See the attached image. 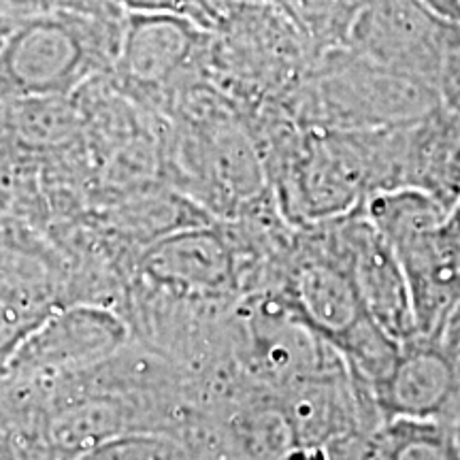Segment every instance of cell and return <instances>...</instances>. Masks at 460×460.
<instances>
[{
  "mask_svg": "<svg viewBox=\"0 0 460 460\" xmlns=\"http://www.w3.org/2000/svg\"><path fill=\"white\" fill-rule=\"evenodd\" d=\"M264 292L286 303L335 348L367 390L382 382L399 358L401 343L373 320L349 269L324 245L315 226L295 230Z\"/></svg>",
  "mask_w": 460,
  "mask_h": 460,
  "instance_id": "cell-1",
  "label": "cell"
},
{
  "mask_svg": "<svg viewBox=\"0 0 460 460\" xmlns=\"http://www.w3.org/2000/svg\"><path fill=\"white\" fill-rule=\"evenodd\" d=\"M314 51L275 3L241 4L211 31L207 79L243 115L290 105Z\"/></svg>",
  "mask_w": 460,
  "mask_h": 460,
  "instance_id": "cell-2",
  "label": "cell"
},
{
  "mask_svg": "<svg viewBox=\"0 0 460 460\" xmlns=\"http://www.w3.org/2000/svg\"><path fill=\"white\" fill-rule=\"evenodd\" d=\"M124 17L43 11L3 26V99L71 96L99 73L113 71Z\"/></svg>",
  "mask_w": 460,
  "mask_h": 460,
  "instance_id": "cell-3",
  "label": "cell"
},
{
  "mask_svg": "<svg viewBox=\"0 0 460 460\" xmlns=\"http://www.w3.org/2000/svg\"><path fill=\"white\" fill-rule=\"evenodd\" d=\"M365 214L399 258L418 332L444 337L460 305V250L446 230L444 207L418 190H396L371 194Z\"/></svg>",
  "mask_w": 460,
  "mask_h": 460,
  "instance_id": "cell-4",
  "label": "cell"
},
{
  "mask_svg": "<svg viewBox=\"0 0 460 460\" xmlns=\"http://www.w3.org/2000/svg\"><path fill=\"white\" fill-rule=\"evenodd\" d=\"M211 32L177 11H126L115 75L132 96L172 102L205 73Z\"/></svg>",
  "mask_w": 460,
  "mask_h": 460,
  "instance_id": "cell-5",
  "label": "cell"
},
{
  "mask_svg": "<svg viewBox=\"0 0 460 460\" xmlns=\"http://www.w3.org/2000/svg\"><path fill=\"white\" fill-rule=\"evenodd\" d=\"M132 341V329L105 305L60 309L3 362V384H45L101 365Z\"/></svg>",
  "mask_w": 460,
  "mask_h": 460,
  "instance_id": "cell-6",
  "label": "cell"
},
{
  "mask_svg": "<svg viewBox=\"0 0 460 460\" xmlns=\"http://www.w3.org/2000/svg\"><path fill=\"white\" fill-rule=\"evenodd\" d=\"M314 226L324 245L349 269L373 320L401 345L418 337L405 273L393 247L365 214V205Z\"/></svg>",
  "mask_w": 460,
  "mask_h": 460,
  "instance_id": "cell-7",
  "label": "cell"
},
{
  "mask_svg": "<svg viewBox=\"0 0 460 460\" xmlns=\"http://www.w3.org/2000/svg\"><path fill=\"white\" fill-rule=\"evenodd\" d=\"M369 393L384 424L416 420L460 430V365L444 337L402 343L393 369Z\"/></svg>",
  "mask_w": 460,
  "mask_h": 460,
  "instance_id": "cell-8",
  "label": "cell"
},
{
  "mask_svg": "<svg viewBox=\"0 0 460 460\" xmlns=\"http://www.w3.org/2000/svg\"><path fill=\"white\" fill-rule=\"evenodd\" d=\"M79 305L73 267L26 245V239L3 237V303H0V356L3 362L60 309Z\"/></svg>",
  "mask_w": 460,
  "mask_h": 460,
  "instance_id": "cell-9",
  "label": "cell"
},
{
  "mask_svg": "<svg viewBox=\"0 0 460 460\" xmlns=\"http://www.w3.org/2000/svg\"><path fill=\"white\" fill-rule=\"evenodd\" d=\"M4 141L11 147L34 149H65L77 139L79 119L77 107L68 96H48V99H3Z\"/></svg>",
  "mask_w": 460,
  "mask_h": 460,
  "instance_id": "cell-10",
  "label": "cell"
},
{
  "mask_svg": "<svg viewBox=\"0 0 460 460\" xmlns=\"http://www.w3.org/2000/svg\"><path fill=\"white\" fill-rule=\"evenodd\" d=\"M377 460H460V435L447 424L393 420L377 433Z\"/></svg>",
  "mask_w": 460,
  "mask_h": 460,
  "instance_id": "cell-11",
  "label": "cell"
},
{
  "mask_svg": "<svg viewBox=\"0 0 460 460\" xmlns=\"http://www.w3.org/2000/svg\"><path fill=\"white\" fill-rule=\"evenodd\" d=\"M298 28L314 56L348 43L358 11L356 0H271Z\"/></svg>",
  "mask_w": 460,
  "mask_h": 460,
  "instance_id": "cell-12",
  "label": "cell"
},
{
  "mask_svg": "<svg viewBox=\"0 0 460 460\" xmlns=\"http://www.w3.org/2000/svg\"><path fill=\"white\" fill-rule=\"evenodd\" d=\"M77 460H186V450L169 435H126Z\"/></svg>",
  "mask_w": 460,
  "mask_h": 460,
  "instance_id": "cell-13",
  "label": "cell"
},
{
  "mask_svg": "<svg viewBox=\"0 0 460 460\" xmlns=\"http://www.w3.org/2000/svg\"><path fill=\"white\" fill-rule=\"evenodd\" d=\"M43 11H48L45 0H3V26Z\"/></svg>",
  "mask_w": 460,
  "mask_h": 460,
  "instance_id": "cell-14",
  "label": "cell"
},
{
  "mask_svg": "<svg viewBox=\"0 0 460 460\" xmlns=\"http://www.w3.org/2000/svg\"><path fill=\"white\" fill-rule=\"evenodd\" d=\"M420 3L433 11L435 15L460 24V0H420Z\"/></svg>",
  "mask_w": 460,
  "mask_h": 460,
  "instance_id": "cell-15",
  "label": "cell"
},
{
  "mask_svg": "<svg viewBox=\"0 0 460 460\" xmlns=\"http://www.w3.org/2000/svg\"><path fill=\"white\" fill-rule=\"evenodd\" d=\"M446 230H447V234H450L452 241L458 245V250H460V203L454 207V211H450V214H447Z\"/></svg>",
  "mask_w": 460,
  "mask_h": 460,
  "instance_id": "cell-16",
  "label": "cell"
},
{
  "mask_svg": "<svg viewBox=\"0 0 460 460\" xmlns=\"http://www.w3.org/2000/svg\"><path fill=\"white\" fill-rule=\"evenodd\" d=\"M186 460H199V458H188V456H186Z\"/></svg>",
  "mask_w": 460,
  "mask_h": 460,
  "instance_id": "cell-17",
  "label": "cell"
}]
</instances>
